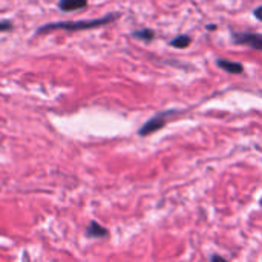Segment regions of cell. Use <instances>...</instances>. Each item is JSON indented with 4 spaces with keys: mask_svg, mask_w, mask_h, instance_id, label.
I'll use <instances>...</instances> for the list:
<instances>
[{
    "mask_svg": "<svg viewBox=\"0 0 262 262\" xmlns=\"http://www.w3.org/2000/svg\"><path fill=\"white\" fill-rule=\"evenodd\" d=\"M86 235H88L89 238H104V236L109 235V232H107L103 226H100L98 223L92 221V223L88 226V229H86Z\"/></svg>",
    "mask_w": 262,
    "mask_h": 262,
    "instance_id": "cell-6",
    "label": "cell"
},
{
    "mask_svg": "<svg viewBox=\"0 0 262 262\" xmlns=\"http://www.w3.org/2000/svg\"><path fill=\"white\" fill-rule=\"evenodd\" d=\"M210 262H229L226 258H223V256H220V255H213L212 258H210Z\"/></svg>",
    "mask_w": 262,
    "mask_h": 262,
    "instance_id": "cell-10",
    "label": "cell"
},
{
    "mask_svg": "<svg viewBox=\"0 0 262 262\" xmlns=\"http://www.w3.org/2000/svg\"><path fill=\"white\" fill-rule=\"evenodd\" d=\"M132 35H134L135 38H140V40H144V41H150V40H154V37H155V31H154V29H149V28H144V29L134 31Z\"/></svg>",
    "mask_w": 262,
    "mask_h": 262,
    "instance_id": "cell-8",
    "label": "cell"
},
{
    "mask_svg": "<svg viewBox=\"0 0 262 262\" xmlns=\"http://www.w3.org/2000/svg\"><path fill=\"white\" fill-rule=\"evenodd\" d=\"M12 28V23L8 21V20H2L0 21V31H9Z\"/></svg>",
    "mask_w": 262,
    "mask_h": 262,
    "instance_id": "cell-9",
    "label": "cell"
},
{
    "mask_svg": "<svg viewBox=\"0 0 262 262\" xmlns=\"http://www.w3.org/2000/svg\"><path fill=\"white\" fill-rule=\"evenodd\" d=\"M60 9L61 11H77V9H81V8H86L88 6V0H61L58 3Z\"/></svg>",
    "mask_w": 262,
    "mask_h": 262,
    "instance_id": "cell-5",
    "label": "cell"
},
{
    "mask_svg": "<svg viewBox=\"0 0 262 262\" xmlns=\"http://www.w3.org/2000/svg\"><path fill=\"white\" fill-rule=\"evenodd\" d=\"M216 66L221 68L223 71L229 72V74H243L244 72V66L238 61H232V60H226V58H218L216 60Z\"/></svg>",
    "mask_w": 262,
    "mask_h": 262,
    "instance_id": "cell-4",
    "label": "cell"
},
{
    "mask_svg": "<svg viewBox=\"0 0 262 262\" xmlns=\"http://www.w3.org/2000/svg\"><path fill=\"white\" fill-rule=\"evenodd\" d=\"M192 43V38L187 35V34H183V35H178L175 38L170 40V46L173 48H178V49H184V48H189V45Z\"/></svg>",
    "mask_w": 262,
    "mask_h": 262,
    "instance_id": "cell-7",
    "label": "cell"
},
{
    "mask_svg": "<svg viewBox=\"0 0 262 262\" xmlns=\"http://www.w3.org/2000/svg\"><path fill=\"white\" fill-rule=\"evenodd\" d=\"M118 17H120V14H107V15H103L100 18L48 23V25L38 28L37 29V34H45V32H51V31H57V29H61V31H84V29H92V28H98V26L109 25V23L115 21Z\"/></svg>",
    "mask_w": 262,
    "mask_h": 262,
    "instance_id": "cell-1",
    "label": "cell"
},
{
    "mask_svg": "<svg viewBox=\"0 0 262 262\" xmlns=\"http://www.w3.org/2000/svg\"><path fill=\"white\" fill-rule=\"evenodd\" d=\"M232 40L236 45H244L252 49L262 51V34L259 32H249V31L232 32Z\"/></svg>",
    "mask_w": 262,
    "mask_h": 262,
    "instance_id": "cell-3",
    "label": "cell"
},
{
    "mask_svg": "<svg viewBox=\"0 0 262 262\" xmlns=\"http://www.w3.org/2000/svg\"><path fill=\"white\" fill-rule=\"evenodd\" d=\"M253 14H255V17H256L258 20H261L262 21V6H258V8L253 11Z\"/></svg>",
    "mask_w": 262,
    "mask_h": 262,
    "instance_id": "cell-11",
    "label": "cell"
},
{
    "mask_svg": "<svg viewBox=\"0 0 262 262\" xmlns=\"http://www.w3.org/2000/svg\"><path fill=\"white\" fill-rule=\"evenodd\" d=\"M173 115H177V111H166V112L157 114L155 117H152L150 120H147V121L141 126V129L138 130V134H140L141 137H147V135H150V134L160 130L161 127L166 126V123L169 121V118L173 117Z\"/></svg>",
    "mask_w": 262,
    "mask_h": 262,
    "instance_id": "cell-2",
    "label": "cell"
}]
</instances>
